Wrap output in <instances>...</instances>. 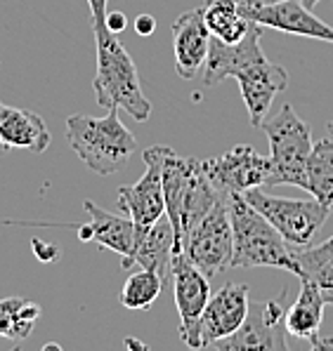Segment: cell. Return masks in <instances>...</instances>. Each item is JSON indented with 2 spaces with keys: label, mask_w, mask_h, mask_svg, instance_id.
I'll return each instance as SVG.
<instances>
[{
  "label": "cell",
  "mask_w": 333,
  "mask_h": 351,
  "mask_svg": "<svg viewBox=\"0 0 333 351\" xmlns=\"http://www.w3.org/2000/svg\"><path fill=\"white\" fill-rule=\"evenodd\" d=\"M222 193L211 184L201 160L182 158L165 147L163 154V201L165 217L175 231V255L182 252V241L208 215Z\"/></svg>",
  "instance_id": "6da1fadb"
},
{
  "label": "cell",
  "mask_w": 333,
  "mask_h": 351,
  "mask_svg": "<svg viewBox=\"0 0 333 351\" xmlns=\"http://www.w3.org/2000/svg\"><path fill=\"white\" fill-rule=\"evenodd\" d=\"M95 31L97 43V73L93 80L95 99L104 109H123L137 123L149 121L152 101L144 97L137 66L116 34L106 26Z\"/></svg>",
  "instance_id": "7a4b0ae2"
},
{
  "label": "cell",
  "mask_w": 333,
  "mask_h": 351,
  "mask_svg": "<svg viewBox=\"0 0 333 351\" xmlns=\"http://www.w3.org/2000/svg\"><path fill=\"white\" fill-rule=\"evenodd\" d=\"M222 196L227 201V213L234 234L232 267H277L298 276V262H295L293 247L270 224V219L257 213L244 198V193H222Z\"/></svg>",
  "instance_id": "3957f363"
},
{
  "label": "cell",
  "mask_w": 333,
  "mask_h": 351,
  "mask_svg": "<svg viewBox=\"0 0 333 351\" xmlns=\"http://www.w3.org/2000/svg\"><path fill=\"white\" fill-rule=\"evenodd\" d=\"M67 142L73 154L97 175H114L130 160L137 139L109 109L104 118L71 116L67 121Z\"/></svg>",
  "instance_id": "277c9868"
},
{
  "label": "cell",
  "mask_w": 333,
  "mask_h": 351,
  "mask_svg": "<svg viewBox=\"0 0 333 351\" xmlns=\"http://www.w3.org/2000/svg\"><path fill=\"white\" fill-rule=\"evenodd\" d=\"M260 128L270 139V175L265 184L300 186L308 191V158L314 144L310 125L291 104H282L277 113H267Z\"/></svg>",
  "instance_id": "5b68a950"
},
{
  "label": "cell",
  "mask_w": 333,
  "mask_h": 351,
  "mask_svg": "<svg viewBox=\"0 0 333 351\" xmlns=\"http://www.w3.org/2000/svg\"><path fill=\"white\" fill-rule=\"evenodd\" d=\"M244 198L249 201L260 215H265L270 219V224L275 226L279 234L284 236V241L293 247L312 245L317 234L321 231V226L326 224L331 215V208H326L324 203L314 201H300V198H279L270 196V193L251 189L244 193Z\"/></svg>",
  "instance_id": "8992f818"
},
{
  "label": "cell",
  "mask_w": 333,
  "mask_h": 351,
  "mask_svg": "<svg viewBox=\"0 0 333 351\" xmlns=\"http://www.w3.org/2000/svg\"><path fill=\"white\" fill-rule=\"evenodd\" d=\"M182 255L190 259L196 269H201L208 278L218 276L225 269L232 267L234 234L225 196H220L218 203L208 210L206 217L185 236Z\"/></svg>",
  "instance_id": "52a82bcc"
},
{
  "label": "cell",
  "mask_w": 333,
  "mask_h": 351,
  "mask_svg": "<svg viewBox=\"0 0 333 351\" xmlns=\"http://www.w3.org/2000/svg\"><path fill=\"white\" fill-rule=\"evenodd\" d=\"M163 154L165 147L144 149V175L137 184L118 189V205L135 224V241L142 239L165 215L163 201Z\"/></svg>",
  "instance_id": "ba28073f"
},
{
  "label": "cell",
  "mask_w": 333,
  "mask_h": 351,
  "mask_svg": "<svg viewBox=\"0 0 333 351\" xmlns=\"http://www.w3.org/2000/svg\"><path fill=\"white\" fill-rule=\"evenodd\" d=\"M175 306L180 314V339L190 349H203L201 316L211 300V278L196 269L185 255H173L170 262Z\"/></svg>",
  "instance_id": "9c48e42d"
},
{
  "label": "cell",
  "mask_w": 333,
  "mask_h": 351,
  "mask_svg": "<svg viewBox=\"0 0 333 351\" xmlns=\"http://www.w3.org/2000/svg\"><path fill=\"white\" fill-rule=\"evenodd\" d=\"M286 290L267 300L260 311H249L244 326L232 337L211 344L220 351H288L286 339Z\"/></svg>",
  "instance_id": "30bf717a"
},
{
  "label": "cell",
  "mask_w": 333,
  "mask_h": 351,
  "mask_svg": "<svg viewBox=\"0 0 333 351\" xmlns=\"http://www.w3.org/2000/svg\"><path fill=\"white\" fill-rule=\"evenodd\" d=\"M201 165L220 193H246L265 184L270 175V156L257 154L249 144H239L227 154L201 160Z\"/></svg>",
  "instance_id": "8fae6325"
},
{
  "label": "cell",
  "mask_w": 333,
  "mask_h": 351,
  "mask_svg": "<svg viewBox=\"0 0 333 351\" xmlns=\"http://www.w3.org/2000/svg\"><path fill=\"white\" fill-rule=\"evenodd\" d=\"M239 12L244 17L253 19L255 24L265 26V29H277L282 34L333 43V26L317 17L312 8H308L303 0H282V3L275 5H262V8H244L239 3Z\"/></svg>",
  "instance_id": "7c38bea8"
},
{
  "label": "cell",
  "mask_w": 333,
  "mask_h": 351,
  "mask_svg": "<svg viewBox=\"0 0 333 351\" xmlns=\"http://www.w3.org/2000/svg\"><path fill=\"white\" fill-rule=\"evenodd\" d=\"M83 208L90 219L85 224H71L78 231V241L97 243L100 247L118 252L121 267L130 269V257L133 250H135V224H133V219L109 213V210L100 208L93 201H85Z\"/></svg>",
  "instance_id": "4fadbf2b"
},
{
  "label": "cell",
  "mask_w": 333,
  "mask_h": 351,
  "mask_svg": "<svg viewBox=\"0 0 333 351\" xmlns=\"http://www.w3.org/2000/svg\"><path fill=\"white\" fill-rule=\"evenodd\" d=\"M251 311L249 288L244 283H227L216 295H211L201 316V337L203 349L227 339L244 326Z\"/></svg>",
  "instance_id": "5bb4252c"
},
{
  "label": "cell",
  "mask_w": 333,
  "mask_h": 351,
  "mask_svg": "<svg viewBox=\"0 0 333 351\" xmlns=\"http://www.w3.org/2000/svg\"><path fill=\"white\" fill-rule=\"evenodd\" d=\"M262 29L265 26L253 24L239 43H222L220 38H211V50L203 64V85L213 88L225 78H236V73L265 59V52L260 47L262 34H265Z\"/></svg>",
  "instance_id": "9a60e30c"
},
{
  "label": "cell",
  "mask_w": 333,
  "mask_h": 351,
  "mask_svg": "<svg viewBox=\"0 0 333 351\" xmlns=\"http://www.w3.org/2000/svg\"><path fill=\"white\" fill-rule=\"evenodd\" d=\"M236 80H239L241 97H244V104L249 109L251 125L260 128V123L265 121L272 109L275 97L288 88L286 69L279 66V64H272L265 57L260 62L251 64L241 73H236Z\"/></svg>",
  "instance_id": "2e32d148"
},
{
  "label": "cell",
  "mask_w": 333,
  "mask_h": 351,
  "mask_svg": "<svg viewBox=\"0 0 333 351\" xmlns=\"http://www.w3.org/2000/svg\"><path fill=\"white\" fill-rule=\"evenodd\" d=\"M173 55L175 71L180 78L192 80L206 64L208 50H211V31L203 21V10H190L182 12L173 21Z\"/></svg>",
  "instance_id": "e0dca14e"
},
{
  "label": "cell",
  "mask_w": 333,
  "mask_h": 351,
  "mask_svg": "<svg viewBox=\"0 0 333 351\" xmlns=\"http://www.w3.org/2000/svg\"><path fill=\"white\" fill-rule=\"evenodd\" d=\"M0 144L5 151L29 149L43 154L50 147V130L36 111L0 101Z\"/></svg>",
  "instance_id": "ac0fdd59"
},
{
  "label": "cell",
  "mask_w": 333,
  "mask_h": 351,
  "mask_svg": "<svg viewBox=\"0 0 333 351\" xmlns=\"http://www.w3.org/2000/svg\"><path fill=\"white\" fill-rule=\"evenodd\" d=\"M324 293L321 288L310 278H300V293L295 297V302L286 309V332L293 335L298 339H308L314 342L319 337L321 321H324Z\"/></svg>",
  "instance_id": "d6986e66"
},
{
  "label": "cell",
  "mask_w": 333,
  "mask_h": 351,
  "mask_svg": "<svg viewBox=\"0 0 333 351\" xmlns=\"http://www.w3.org/2000/svg\"><path fill=\"white\" fill-rule=\"evenodd\" d=\"M173 255H175V231H173L170 219L163 215L142 239L135 241L130 267L139 264L142 269H154V271H159L165 283H168Z\"/></svg>",
  "instance_id": "ffe728a7"
},
{
  "label": "cell",
  "mask_w": 333,
  "mask_h": 351,
  "mask_svg": "<svg viewBox=\"0 0 333 351\" xmlns=\"http://www.w3.org/2000/svg\"><path fill=\"white\" fill-rule=\"evenodd\" d=\"M201 10L211 36L222 43H239L255 24L239 12V0H206Z\"/></svg>",
  "instance_id": "44dd1931"
},
{
  "label": "cell",
  "mask_w": 333,
  "mask_h": 351,
  "mask_svg": "<svg viewBox=\"0 0 333 351\" xmlns=\"http://www.w3.org/2000/svg\"><path fill=\"white\" fill-rule=\"evenodd\" d=\"M308 191L333 210V142L319 139L308 158Z\"/></svg>",
  "instance_id": "7402d4cb"
},
{
  "label": "cell",
  "mask_w": 333,
  "mask_h": 351,
  "mask_svg": "<svg viewBox=\"0 0 333 351\" xmlns=\"http://www.w3.org/2000/svg\"><path fill=\"white\" fill-rule=\"evenodd\" d=\"M298 262V278H310L321 288V293H329L333 288V236L324 243H312L308 247L293 250Z\"/></svg>",
  "instance_id": "603a6c76"
},
{
  "label": "cell",
  "mask_w": 333,
  "mask_h": 351,
  "mask_svg": "<svg viewBox=\"0 0 333 351\" xmlns=\"http://www.w3.org/2000/svg\"><path fill=\"white\" fill-rule=\"evenodd\" d=\"M165 288V280L154 269H142L126 278L121 290V304L130 311H144L159 300L161 290Z\"/></svg>",
  "instance_id": "cb8c5ba5"
},
{
  "label": "cell",
  "mask_w": 333,
  "mask_h": 351,
  "mask_svg": "<svg viewBox=\"0 0 333 351\" xmlns=\"http://www.w3.org/2000/svg\"><path fill=\"white\" fill-rule=\"evenodd\" d=\"M24 297H8L0 300V337L12 339V342H21V339L31 337L34 332V323L26 321L19 314Z\"/></svg>",
  "instance_id": "d4e9b609"
},
{
  "label": "cell",
  "mask_w": 333,
  "mask_h": 351,
  "mask_svg": "<svg viewBox=\"0 0 333 351\" xmlns=\"http://www.w3.org/2000/svg\"><path fill=\"white\" fill-rule=\"evenodd\" d=\"M31 247H34L36 257L41 259V262H55V259L62 255V250H59L57 245H50V243H43L41 239H34L31 241Z\"/></svg>",
  "instance_id": "484cf974"
},
{
  "label": "cell",
  "mask_w": 333,
  "mask_h": 351,
  "mask_svg": "<svg viewBox=\"0 0 333 351\" xmlns=\"http://www.w3.org/2000/svg\"><path fill=\"white\" fill-rule=\"evenodd\" d=\"M104 26L111 31V34H116V36L121 34V31H126V26H128L126 12H118V10H114V12H106Z\"/></svg>",
  "instance_id": "4316f807"
},
{
  "label": "cell",
  "mask_w": 333,
  "mask_h": 351,
  "mask_svg": "<svg viewBox=\"0 0 333 351\" xmlns=\"http://www.w3.org/2000/svg\"><path fill=\"white\" fill-rule=\"evenodd\" d=\"M106 3H109V0H88L90 12H93V29H100V26H104Z\"/></svg>",
  "instance_id": "83f0119b"
},
{
  "label": "cell",
  "mask_w": 333,
  "mask_h": 351,
  "mask_svg": "<svg viewBox=\"0 0 333 351\" xmlns=\"http://www.w3.org/2000/svg\"><path fill=\"white\" fill-rule=\"evenodd\" d=\"M135 31H137V36H142V38H147V36H152L154 31H157V19L152 17V14H137V19H135Z\"/></svg>",
  "instance_id": "f1b7e54d"
},
{
  "label": "cell",
  "mask_w": 333,
  "mask_h": 351,
  "mask_svg": "<svg viewBox=\"0 0 333 351\" xmlns=\"http://www.w3.org/2000/svg\"><path fill=\"white\" fill-rule=\"evenodd\" d=\"M244 8H262V5H275L282 3V0H239Z\"/></svg>",
  "instance_id": "f546056e"
},
{
  "label": "cell",
  "mask_w": 333,
  "mask_h": 351,
  "mask_svg": "<svg viewBox=\"0 0 333 351\" xmlns=\"http://www.w3.org/2000/svg\"><path fill=\"white\" fill-rule=\"evenodd\" d=\"M126 347H137V349H144L142 342H135V339H126Z\"/></svg>",
  "instance_id": "4dcf8cb0"
},
{
  "label": "cell",
  "mask_w": 333,
  "mask_h": 351,
  "mask_svg": "<svg viewBox=\"0 0 333 351\" xmlns=\"http://www.w3.org/2000/svg\"><path fill=\"white\" fill-rule=\"evenodd\" d=\"M324 300H326V304H333V288L329 290V293H324Z\"/></svg>",
  "instance_id": "1f68e13d"
},
{
  "label": "cell",
  "mask_w": 333,
  "mask_h": 351,
  "mask_svg": "<svg viewBox=\"0 0 333 351\" xmlns=\"http://www.w3.org/2000/svg\"><path fill=\"white\" fill-rule=\"evenodd\" d=\"M303 3H305V5H308V8H314V5H317V3H319V0H303Z\"/></svg>",
  "instance_id": "d6a6232c"
},
{
  "label": "cell",
  "mask_w": 333,
  "mask_h": 351,
  "mask_svg": "<svg viewBox=\"0 0 333 351\" xmlns=\"http://www.w3.org/2000/svg\"><path fill=\"white\" fill-rule=\"evenodd\" d=\"M329 132H331V134H333V121H331V123H329Z\"/></svg>",
  "instance_id": "836d02e7"
}]
</instances>
